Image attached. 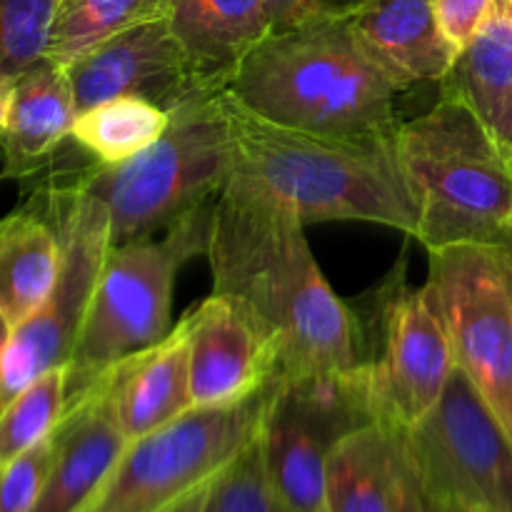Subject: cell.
I'll use <instances>...</instances> for the list:
<instances>
[{"label":"cell","mask_w":512,"mask_h":512,"mask_svg":"<svg viewBox=\"0 0 512 512\" xmlns=\"http://www.w3.org/2000/svg\"><path fill=\"white\" fill-rule=\"evenodd\" d=\"M370 0H263L270 35L310 28V25L343 23L355 18Z\"/></svg>","instance_id":"obj_29"},{"label":"cell","mask_w":512,"mask_h":512,"mask_svg":"<svg viewBox=\"0 0 512 512\" xmlns=\"http://www.w3.org/2000/svg\"><path fill=\"white\" fill-rule=\"evenodd\" d=\"M495 0H433L435 18L455 50H465L488 20Z\"/></svg>","instance_id":"obj_30"},{"label":"cell","mask_w":512,"mask_h":512,"mask_svg":"<svg viewBox=\"0 0 512 512\" xmlns=\"http://www.w3.org/2000/svg\"><path fill=\"white\" fill-rule=\"evenodd\" d=\"M273 383L243 403L193 408L130 440L108 478L78 512H163L210 483L260 433Z\"/></svg>","instance_id":"obj_7"},{"label":"cell","mask_w":512,"mask_h":512,"mask_svg":"<svg viewBox=\"0 0 512 512\" xmlns=\"http://www.w3.org/2000/svg\"><path fill=\"white\" fill-rule=\"evenodd\" d=\"M350 28L400 90L443 83L460 55L440 30L433 0H370Z\"/></svg>","instance_id":"obj_16"},{"label":"cell","mask_w":512,"mask_h":512,"mask_svg":"<svg viewBox=\"0 0 512 512\" xmlns=\"http://www.w3.org/2000/svg\"><path fill=\"white\" fill-rule=\"evenodd\" d=\"M65 70L78 113L125 95L145 98L170 113L200 90L225 85L198 73L168 18L105 40Z\"/></svg>","instance_id":"obj_13"},{"label":"cell","mask_w":512,"mask_h":512,"mask_svg":"<svg viewBox=\"0 0 512 512\" xmlns=\"http://www.w3.org/2000/svg\"><path fill=\"white\" fill-rule=\"evenodd\" d=\"M368 423H375L368 360L345 375L275 378L260 443L270 480L290 512H328L330 450L343 435Z\"/></svg>","instance_id":"obj_10"},{"label":"cell","mask_w":512,"mask_h":512,"mask_svg":"<svg viewBox=\"0 0 512 512\" xmlns=\"http://www.w3.org/2000/svg\"><path fill=\"white\" fill-rule=\"evenodd\" d=\"M90 388L100 390L128 440L143 438L193 410L188 315L160 343L103 370Z\"/></svg>","instance_id":"obj_15"},{"label":"cell","mask_w":512,"mask_h":512,"mask_svg":"<svg viewBox=\"0 0 512 512\" xmlns=\"http://www.w3.org/2000/svg\"><path fill=\"white\" fill-rule=\"evenodd\" d=\"M58 438L48 435L0 468V512H33L53 470Z\"/></svg>","instance_id":"obj_28"},{"label":"cell","mask_w":512,"mask_h":512,"mask_svg":"<svg viewBox=\"0 0 512 512\" xmlns=\"http://www.w3.org/2000/svg\"><path fill=\"white\" fill-rule=\"evenodd\" d=\"M163 18H170V0H58L48 58L68 68L105 40Z\"/></svg>","instance_id":"obj_23"},{"label":"cell","mask_w":512,"mask_h":512,"mask_svg":"<svg viewBox=\"0 0 512 512\" xmlns=\"http://www.w3.org/2000/svg\"><path fill=\"white\" fill-rule=\"evenodd\" d=\"M400 443H403V440H400ZM403 458H405L403 512H465L463 508H458V505H453V503H448V500L433 495L423 483H420V478L415 475L413 465H410L408 455H405V448H403Z\"/></svg>","instance_id":"obj_31"},{"label":"cell","mask_w":512,"mask_h":512,"mask_svg":"<svg viewBox=\"0 0 512 512\" xmlns=\"http://www.w3.org/2000/svg\"><path fill=\"white\" fill-rule=\"evenodd\" d=\"M425 250L505 243L512 215V160L490 140L468 105L440 95L428 113L393 135Z\"/></svg>","instance_id":"obj_4"},{"label":"cell","mask_w":512,"mask_h":512,"mask_svg":"<svg viewBox=\"0 0 512 512\" xmlns=\"http://www.w3.org/2000/svg\"><path fill=\"white\" fill-rule=\"evenodd\" d=\"M508 245L512 248V215H510V225H508Z\"/></svg>","instance_id":"obj_35"},{"label":"cell","mask_w":512,"mask_h":512,"mask_svg":"<svg viewBox=\"0 0 512 512\" xmlns=\"http://www.w3.org/2000/svg\"><path fill=\"white\" fill-rule=\"evenodd\" d=\"M213 203L190 210L160 238L110 245L68 363V403L118 360L160 343L173 330V288L180 268L208 253ZM65 403V405H68Z\"/></svg>","instance_id":"obj_6"},{"label":"cell","mask_w":512,"mask_h":512,"mask_svg":"<svg viewBox=\"0 0 512 512\" xmlns=\"http://www.w3.org/2000/svg\"><path fill=\"white\" fill-rule=\"evenodd\" d=\"M453 343L433 288L393 285L383 305L380 355L368 360L375 423L393 430L418 425L443 398L455 373Z\"/></svg>","instance_id":"obj_12"},{"label":"cell","mask_w":512,"mask_h":512,"mask_svg":"<svg viewBox=\"0 0 512 512\" xmlns=\"http://www.w3.org/2000/svg\"><path fill=\"white\" fill-rule=\"evenodd\" d=\"M440 90L468 105L490 140L512 160V10L508 0H495L488 20L468 48L460 50Z\"/></svg>","instance_id":"obj_19"},{"label":"cell","mask_w":512,"mask_h":512,"mask_svg":"<svg viewBox=\"0 0 512 512\" xmlns=\"http://www.w3.org/2000/svg\"><path fill=\"white\" fill-rule=\"evenodd\" d=\"M5 335H8V330H5V325H3V323H0V345H3Z\"/></svg>","instance_id":"obj_34"},{"label":"cell","mask_w":512,"mask_h":512,"mask_svg":"<svg viewBox=\"0 0 512 512\" xmlns=\"http://www.w3.org/2000/svg\"><path fill=\"white\" fill-rule=\"evenodd\" d=\"M203 512H290L270 480L260 433L223 473L215 475Z\"/></svg>","instance_id":"obj_26"},{"label":"cell","mask_w":512,"mask_h":512,"mask_svg":"<svg viewBox=\"0 0 512 512\" xmlns=\"http://www.w3.org/2000/svg\"><path fill=\"white\" fill-rule=\"evenodd\" d=\"M78 108L68 70L43 58L15 78L8 120L0 130V178L33 175L70 138Z\"/></svg>","instance_id":"obj_18"},{"label":"cell","mask_w":512,"mask_h":512,"mask_svg":"<svg viewBox=\"0 0 512 512\" xmlns=\"http://www.w3.org/2000/svg\"><path fill=\"white\" fill-rule=\"evenodd\" d=\"M213 480H210V483H205V485H200V488H195L193 493H188L185 498H180L178 503H173L168 510H163V512H203L205 500H208V493H210V485H213Z\"/></svg>","instance_id":"obj_32"},{"label":"cell","mask_w":512,"mask_h":512,"mask_svg":"<svg viewBox=\"0 0 512 512\" xmlns=\"http://www.w3.org/2000/svg\"><path fill=\"white\" fill-rule=\"evenodd\" d=\"M13 88H15V78H10V75H0V130H3L5 120H8Z\"/></svg>","instance_id":"obj_33"},{"label":"cell","mask_w":512,"mask_h":512,"mask_svg":"<svg viewBox=\"0 0 512 512\" xmlns=\"http://www.w3.org/2000/svg\"><path fill=\"white\" fill-rule=\"evenodd\" d=\"M428 253V285L448 325L455 365L512 443V248L460 243Z\"/></svg>","instance_id":"obj_9"},{"label":"cell","mask_w":512,"mask_h":512,"mask_svg":"<svg viewBox=\"0 0 512 512\" xmlns=\"http://www.w3.org/2000/svg\"><path fill=\"white\" fill-rule=\"evenodd\" d=\"M58 0H0V75L18 78L48 58Z\"/></svg>","instance_id":"obj_27"},{"label":"cell","mask_w":512,"mask_h":512,"mask_svg":"<svg viewBox=\"0 0 512 512\" xmlns=\"http://www.w3.org/2000/svg\"><path fill=\"white\" fill-rule=\"evenodd\" d=\"M43 200L58 230L63 263L43 308L10 330L0 345V410L48 370L68 368L110 248L108 213L75 180L48 188Z\"/></svg>","instance_id":"obj_8"},{"label":"cell","mask_w":512,"mask_h":512,"mask_svg":"<svg viewBox=\"0 0 512 512\" xmlns=\"http://www.w3.org/2000/svg\"><path fill=\"white\" fill-rule=\"evenodd\" d=\"M228 93L270 123L340 138H393L403 90L365 53L350 20L268 35L228 80Z\"/></svg>","instance_id":"obj_3"},{"label":"cell","mask_w":512,"mask_h":512,"mask_svg":"<svg viewBox=\"0 0 512 512\" xmlns=\"http://www.w3.org/2000/svg\"><path fill=\"white\" fill-rule=\"evenodd\" d=\"M170 128V113L145 98H113L83 110L70 140L88 150L95 163L113 165L143 153Z\"/></svg>","instance_id":"obj_24"},{"label":"cell","mask_w":512,"mask_h":512,"mask_svg":"<svg viewBox=\"0 0 512 512\" xmlns=\"http://www.w3.org/2000/svg\"><path fill=\"white\" fill-rule=\"evenodd\" d=\"M68 403V370L55 368L0 410V468L55 433Z\"/></svg>","instance_id":"obj_25"},{"label":"cell","mask_w":512,"mask_h":512,"mask_svg":"<svg viewBox=\"0 0 512 512\" xmlns=\"http://www.w3.org/2000/svg\"><path fill=\"white\" fill-rule=\"evenodd\" d=\"M508 5H510V10H512V0H508Z\"/></svg>","instance_id":"obj_36"},{"label":"cell","mask_w":512,"mask_h":512,"mask_svg":"<svg viewBox=\"0 0 512 512\" xmlns=\"http://www.w3.org/2000/svg\"><path fill=\"white\" fill-rule=\"evenodd\" d=\"M225 85L170 110V128L123 163H95L75 178L108 213L110 245L155 235L218 200L235 165Z\"/></svg>","instance_id":"obj_5"},{"label":"cell","mask_w":512,"mask_h":512,"mask_svg":"<svg viewBox=\"0 0 512 512\" xmlns=\"http://www.w3.org/2000/svg\"><path fill=\"white\" fill-rule=\"evenodd\" d=\"M60 263L58 230L38 203L0 220V323L8 333L43 308Z\"/></svg>","instance_id":"obj_21"},{"label":"cell","mask_w":512,"mask_h":512,"mask_svg":"<svg viewBox=\"0 0 512 512\" xmlns=\"http://www.w3.org/2000/svg\"><path fill=\"white\" fill-rule=\"evenodd\" d=\"M398 433L430 493L465 512H512V443L463 370L418 425Z\"/></svg>","instance_id":"obj_11"},{"label":"cell","mask_w":512,"mask_h":512,"mask_svg":"<svg viewBox=\"0 0 512 512\" xmlns=\"http://www.w3.org/2000/svg\"><path fill=\"white\" fill-rule=\"evenodd\" d=\"M55 438L53 470L33 512H78L108 478L130 440L98 388H88L65 405Z\"/></svg>","instance_id":"obj_17"},{"label":"cell","mask_w":512,"mask_h":512,"mask_svg":"<svg viewBox=\"0 0 512 512\" xmlns=\"http://www.w3.org/2000/svg\"><path fill=\"white\" fill-rule=\"evenodd\" d=\"M235 165L230 178L305 225L355 220L415 238L418 213L393 138H340L285 128L250 113L225 88Z\"/></svg>","instance_id":"obj_2"},{"label":"cell","mask_w":512,"mask_h":512,"mask_svg":"<svg viewBox=\"0 0 512 512\" xmlns=\"http://www.w3.org/2000/svg\"><path fill=\"white\" fill-rule=\"evenodd\" d=\"M405 458L398 430L368 423L328 458V512H403Z\"/></svg>","instance_id":"obj_20"},{"label":"cell","mask_w":512,"mask_h":512,"mask_svg":"<svg viewBox=\"0 0 512 512\" xmlns=\"http://www.w3.org/2000/svg\"><path fill=\"white\" fill-rule=\"evenodd\" d=\"M168 20L198 73L225 85L270 35L263 0H170Z\"/></svg>","instance_id":"obj_22"},{"label":"cell","mask_w":512,"mask_h":512,"mask_svg":"<svg viewBox=\"0 0 512 512\" xmlns=\"http://www.w3.org/2000/svg\"><path fill=\"white\" fill-rule=\"evenodd\" d=\"M305 223L230 178L215 200L208 258L213 293L243 305L280 353L290 378L345 375L365 365L353 310L325 280Z\"/></svg>","instance_id":"obj_1"},{"label":"cell","mask_w":512,"mask_h":512,"mask_svg":"<svg viewBox=\"0 0 512 512\" xmlns=\"http://www.w3.org/2000/svg\"><path fill=\"white\" fill-rule=\"evenodd\" d=\"M188 320L193 408L243 403L278 378V345L243 305L213 293Z\"/></svg>","instance_id":"obj_14"}]
</instances>
